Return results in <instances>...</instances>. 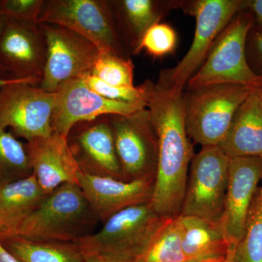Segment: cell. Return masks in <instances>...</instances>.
<instances>
[{
  "mask_svg": "<svg viewBox=\"0 0 262 262\" xmlns=\"http://www.w3.org/2000/svg\"><path fill=\"white\" fill-rule=\"evenodd\" d=\"M146 104L158 139V170L151 203L165 219L180 215L194 152L186 130L182 92L147 80Z\"/></svg>",
  "mask_w": 262,
  "mask_h": 262,
  "instance_id": "6da1fadb",
  "label": "cell"
},
{
  "mask_svg": "<svg viewBox=\"0 0 262 262\" xmlns=\"http://www.w3.org/2000/svg\"><path fill=\"white\" fill-rule=\"evenodd\" d=\"M100 221L82 189L65 184L46 196L17 235L37 241L76 243L96 232Z\"/></svg>",
  "mask_w": 262,
  "mask_h": 262,
  "instance_id": "7a4b0ae2",
  "label": "cell"
},
{
  "mask_svg": "<svg viewBox=\"0 0 262 262\" xmlns=\"http://www.w3.org/2000/svg\"><path fill=\"white\" fill-rule=\"evenodd\" d=\"M255 88L215 84L188 89L183 95L186 130L203 146H219L225 139L239 106Z\"/></svg>",
  "mask_w": 262,
  "mask_h": 262,
  "instance_id": "3957f363",
  "label": "cell"
},
{
  "mask_svg": "<svg viewBox=\"0 0 262 262\" xmlns=\"http://www.w3.org/2000/svg\"><path fill=\"white\" fill-rule=\"evenodd\" d=\"M247 7L248 0L183 1L181 8L195 18L192 45L175 67L162 71L157 83L182 92L188 81L206 61L221 33L236 15L247 10Z\"/></svg>",
  "mask_w": 262,
  "mask_h": 262,
  "instance_id": "277c9868",
  "label": "cell"
},
{
  "mask_svg": "<svg viewBox=\"0 0 262 262\" xmlns=\"http://www.w3.org/2000/svg\"><path fill=\"white\" fill-rule=\"evenodd\" d=\"M245 11L236 15L221 33L206 61L188 81V89L215 84L262 87V77L251 69L246 55L253 20L252 14Z\"/></svg>",
  "mask_w": 262,
  "mask_h": 262,
  "instance_id": "5b68a950",
  "label": "cell"
},
{
  "mask_svg": "<svg viewBox=\"0 0 262 262\" xmlns=\"http://www.w3.org/2000/svg\"><path fill=\"white\" fill-rule=\"evenodd\" d=\"M38 23L65 27L94 43L101 53L129 58L106 0H45Z\"/></svg>",
  "mask_w": 262,
  "mask_h": 262,
  "instance_id": "8992f818",
  "label": "cell"
},
{
  "mask_svg": "<svg viewBox=\"0 0 262 262\" xmlns=\"http://www.w3.org/2000/svg\"><path fill=\"white\" fill-rule=\"evenodd\" d=\"M168 219L160 216L150 202L112 215L94 233L75 243L83 253H102L134 260Z\"/></svg>",
  "mask_w": 262,
  "mask_h": 262,
  "instance_id": "52a82bcc",
  "label": "cell"
},
{
  "mask_svg": "<svg viewBox=\"0 0 262 262\" xmlns=\"http://www.w3.org/2000/svg\"><path fill=\"white\" fill-rule=\"evenodd\" d=\"M229 158L218 146H203L188 173L180 215L222 223L228 184Z\"/></svg>",
  "mask_w": 262,
  "mask_h": 262,
  "instance_id": "ba28073f",
  "label": "cell"
},
{
  "mask_svg": "<svg viewBox=\"0 0 262 262\" xmlns=\"http://www.w3.org/2000/svg\"><path fill=\"white\" fill-rule=\"evenodd\" d=\"M56 92H48L32 80L0 89V128H10L17 138L32 141L52 134Z\"/></svg>",
  "mask_w": 262,
  "mask_h": 262,
  "instance_id": "9c48e42d",
  "label": "cell"
},
{
  "mask_svg": "<svg viewBox=\"0 0 262 262\" xmlns=\"http://www.w3.org/2000/svg\"><path fill=\"white\" fill-rule=\"evenodd\" d=\"M125 182L156 178L158 139L147 107L129 115H108Z\"/></svg>",
  "mask_w": 262,
  "mask_h": 262,
  "instance_id": "30bf717a",
  "label": "cell"
},
{
  "mask_svg": "<svg viewBox=\"0 0 262 262\" xmlns=\"http://www.w3.org/2000/svg\"><path fill=\"white\" fill-rule=\"evenodd\" d=\"M40 24L47 43V58L39 88L56 92L67 81L91 73L101 54L94 43L61 26Z\"/></svg>",
  "mask_w": 262,
  "mask_h": 262,
  "instance_id": "8fae6325",
  "label": "cell"
},
{
  "mask_svg": "<svg viewBox=\"0 0 262 262\" xmlns=\"http://www.w3.org/2000/svg\"><path fill=\"white\" fill-rule=\"evenodd\" d=\"M56 104L52 117V134L68 137L72 127L108 115H129L147 107L145 103L113 101L89 89L83 78L64 82L56 90Z\"/></svg>",
  "mask_w": 262,
  "mask_h": 262,
  "instance_id": "7c38bea8",
  "label": "cell"
},
{
  "mask_svg": "<svg viewBox=\"0 0 262 262\" xmlns=\"http://www.w3.org/2000/svg\"><path fill=\"white\" fill-rule=\"evenodd\" d=\"M47 58L40 24L8 21L0 32V66L11 78L32 80L38 86Z\"/></svg>",
  "mask_w": 262,
  "mask_h": 262,
  "instance_id": "4fadbf2b",
  "label": "cell"
},
{
  "mask_svg": "<svg viewBox=\"0 0 262 262\" xmlns=\"http://www.w3.org/2000/svg\"><path fill=\"white\" fill-rule=\"evenodd\" d=\"M67 141L81 172L124 181L113 129L106 116L75 125Z\"/></svg>",
  "mask_w": 262,
  "mask_h": 262,
  "instance_id": "5bb4252c",
  "label": "cell"
},
{
  "mask_svg": "<svg viewBox=\"0 0 262 262\" xmlns=\"http://www.w3.org/2000/svg\"><path fill=\"white\" fill-rule=\"evenodd\" d=\"M261 181V158H229L228 184L222 225L232 248H235L244 237L248 213Z\"/></svg>",
  "mask_w": 262,
  "mask_h": 262,
  "instance_id": "9a60e30c",
  "label": "cell"
},
{
  "mask_svg": "<svg viewBox=\"0 0 262 262\" xmlns=\"http://www.w3.org/2000/svg\"><path fill=\"white\" fill-rule=\"evenodd\" d=\"M79 187L100 222L128 207L151 201L155 179L125 182L80 172Z\"/></svg>",
  "mask_w": 262,
  "mask_h": 262,
  "instance_id": "2e32d148",
  "label": "cell"
},
{
  "mask_svg": "<svg viewBox=\"0 0 262 262\" xmlns=\"http://www.w3.org/2000/svg\"><path fill=\"white\" fill-rule=\"evenodd\" d=\"M33 175L46 194L65 184L78 185L81 170L67 138L51 134L26 142Z\"/></svg>",
  "mask_w": 262,
  "mask_h": 262,
  "instance_id": "e0dca14e",
  "label": "cell"
},
{
  "mask_svg": "<svg viewBox=\"0 0 262 262\" xmlns=\"http://www.w3.org/2000/svg\"><path fill=\"white\" fill-rule=\"evenodd\" d=\"M108 3L122 42L133 54L146 31L160 23L170 10L181 8L183 1L113 0Z\"/></svg>",
  "mask_w": 262,
  "mask_h": 262,
  "instance_id": "ac0fdd59",
  "label": "cell"
},
{
  "mask_svg": "<svg viewBox=\"0 0 262 262\" xmlns=\"http://www.w3.org/2000/svg\"><path fill=\"white\" fill-rule=\"evenodd\" d=\"M254 89L236 112L225 139L219 147L229 158H262V105Z\"/></svg>",
  "mask_w": 262,
  "mask_h": 262,
  "instance_id": "d6986e66",
  "label": "cell"
},
{
  "mask_svg": "<svg viewBox=\"0 0 262 262\" xmlns=\"http://www.w3.org/2000/svg\"><path fill=\"white\" fill-rule=\"evenodd\" d=\"M46 196L33 174L16 182L0 184V239L17 235L24 220Z\"/></svg>",
  "mask_w": 262,
  "mask_h": 262,
  "instance_id": "ffe728a7",
  "label": "cell"
},
{
  "mask_svg": "<svg viewBox=\"0 0 262 262\" xmlns=\"http://www.w3.org/2000/svg\"><path fill=\"white\" fill-rule=\"evenodd\" d=\"M183 252L187 262L225 258L232 248L222 223L194 216L179 215Z\"/></svg>",
  "mask_w": 262,
  "mask_h": 262,
  "instance_id": "44dd1931",
  "label": "cell"
},
{
  "mask_svg": "<svg viewBox=\"0 0 262 262\" xmlns=\"http://www.w3.org/2000/svg\"><path fill=\"white\" fill-rule=\"evenodd\" d=\"M1 241L20 262H88L75 243L32 241L18 235Z\"/></svg>",
  "mask_w": 262,
  "mask_h": 262,
  "instance_id": "7402d4cb",
  "label": "cell"
},
{
  "mask_svg": "<svg viewBox=\"0 0 262 262\" xmlns=\"http://www.w3.org/2000/svg\"><path fill=\"white\" fill-rule=\"evenodd\" d=\"M133 262H187L179 216L168 219Z\"/></svg>",
  "mask_w": 262,
  "mask_h": 262,
  "instance_id": "603a6c76",
  "label": "cell"
},
{
  "mask_svg": "<svg viewBox=\"0 0 262 262\" xmlns=\"http://www.w3.org/2000/svg\"><path fill=\"white\" fill-rule=\"evenodd\" d=\"M33 174L26 143L0 128V184L16 182Z\"/></svg>",
  "mask_w": 262,
  "mask_h": 262,
  "instance_id": "cb8c5ba5",
  "label": "cell"
},
{
  "mask_svg": "<svg viewBox=\"0 0 262 262\" xmlns=\"http://www.w3.org/2000/svg\"><path fill=\"white\" fill-rule=\"evenodd\" d=\"M234 262H262V184L250 208L244 237L234 248Z\"/></svg>",
  "mask_w": 262,
  "mask_h": 262,
  "instance_id": "d4e9b609",
  "label": "cell"
},
{
  "mask_svg": "<svg viewBox=\"0 0 262 262\" xmlns=\"http://www.w3.org/2000/svg\"><path fill=\"white\" fill-rule=\"evenodd\" d=\"M91 74L110 85L134 87V65L130 58L101 53Z\"/></svg>",
  "mask_w": 262,
  "mask_h": 262,
  "instance_id": "484cf974",
  "label": "cell"
},
{
  "mask_svg": "<svg viewBox=\"0 0 262 262\" xmlns=\"http://www.w3.org/2000/svg\"><path fill=\"white\" fill-rule=\"evenodd\" d=\"M177 32L169 24L158 23L150 27L141 38L133 55L145 51L150 56L162 58L173 53L177 46Z\"/></svg>",
  "mask_w": 262,
  "mask_h": 262,
  "instance_id": "4316f807",
  "label": "cell"
},
{
  "mask_svg": "<svg viewBox=\"0 0 262 262\" xmlns=\"http://www.w3.org/2000/svg\"><path fill=\"white\" fill-rule=\"evenodd\" d=\"M82 78L89 89L103 98L122 102L146 103L144 83L137 87H117L105 83L91 73L82 76Z\"/></svg>",
  "mask_w": 262,
  "mask_h": 262,
  "instance_id": "83f0119b",
  "label": "cell"
},
{
  "mask_svg": "<svg viewBox=\"0 0 262 262\" xmlns=\"http://www.w3.org/2000/svg\"><path fill=\"white\" fill-rule=\"evenodd\" d=\"M45 0H0V15L8 21L38 23Z\"/></svg>",
  "mask_w": 262,
  "mask_h": 262,
  "instance_id": "f1b7e54d",
  "label": "cell"
},
{
  "mask_svg": "<svg viewBox=\"0 0 262 262\" xmlns=\"http://www.w3.org/2000/svg\"><path fill=\"white\" fill-rule=\"evenodd\" d=\"M250 56L255 67L258 69L256 74L262 77V29L253 33L249 44Z\"/></svg>",
  "mask_w": 262,
  "mask_h": 262,
  "instance_id": "f546056e",
  "label": "cell"
},
{
  "mask_svg": "<svg viewBox=\"0 0 262 262\" xmlns=\"http://www.w3.org/2000/svg\"><path fill=\"white\" fill-rule=\"evenodd\" d=\"M83 254L88 262H133V260L129 258L108 253H89Z\"/></svg>",
  "mask_w": 262,
  "mask_h": 262,
  "instance_id": "4dcf8cb0",
  "label": "cell"
},
{
  "mask_svg": "<svg viewBox=\"0 0 262 262\" xmlns=\"http://www.w3.org/2000/svg\"><path fill=\"white\" fill-rule=\"evenodd\" d=\"M247 10L252 13L255 20L262 29V0H248Z\"/></svg>",
  "mask_w": 262,
  "mask_h": 262,
  "instance_id": "1f68e13d",
  "label": "cell"
},
{
  "mask_svg": "<svg viewBox=\"0 0 262 262\" xmlns=\"http://www.w3.org/2000/svg\"><path fill=\"white\" fill-rule=\"evenodd\" d=\"M0 262H20L3 246L0 239Z\"/></svg>",
  "mask_w": 262,
  "mask_h": 262,
  "instance_id": "d6a6232c",
  "label": "cell"
},
{
  "mask_svg": "<svg viewBox=\"0 0 262 262\" xmlns=\"http://www.w3.org/2000/svg\"><path fill=\"white\" fill-rule=\"evenodd\" d=\"M234 248L230 250L228 256L225 258H213V259L206 260L200 262H233Z\"/></svg>",
  "mask_w": 262,
  "mask_h": 262,
  "instance_id": "836d02e7",
  "label": "cell"
},
{
  "mask_svg": "<svg viewBox=\"0 0 262 262\" xmlns=\"http://www.w3.org/2000/svg\"><path fill=\"white\" fill-rule=\"evenodd\" d=\"M5 24V20L4 18H3V17L0 15V32H1L2 29H3V27H4ZM0 77H2V78H5V79H8V78H11V77H10V75H8V73H7L6 72H5V70L3 68V67L0 66Z\"/></svg>",
  "mask_w": 262,
  "mask_h": 262,
  "instance_id": "e575fe53",
  "label": "cell"
},
{
  "mask_svg": "<svg viewBox=\"0 0 262 262\" xmlns=\"http://www.w3.org/2000/svg\"><path fill=\"white\" fill-rule=\"evenodd\" d=\"M23 80L22 79H15V78H8L5 79L0 77V89H3L5 86L8 84L14 83V82H18V81ZM35 82V81H34Z\"/></svg>",
  "mask_w": 262,
  "mask_h": 262,
  "instance_id": "d590c367",
  "label": "cell"
},
{
  "mask_svg": "<svg viewBox=\"0 0 262 262\" xmlns=\"http://www.w3.org/2000/svg\"><path fill=\"white\" fill-rule=\"evenodd\" d=\"M258 90V94H259L260 99H261V103L262 105V87L259 88Z\"/></svg>",
  "mask_w": 262,
  "mask_h": 262,
  "instance_id": "8d00e7d4",
  "label": "cell"
},
{
  "mask_svg": "<svg viewBox=\"0 0 262 262\" xmlns=\"http://www.w3.org/2000/svg\"><path fill=\"white\" fill-rule=\"evenodd\" d=\"M233 261H234V257H233ZM234 262V261H233Z\"/></svg>",
  "mask_w": 262,
  "mask_h": 262,
  "instance_id": "74e56055",
  "label": "cell"
}]
</instances>
